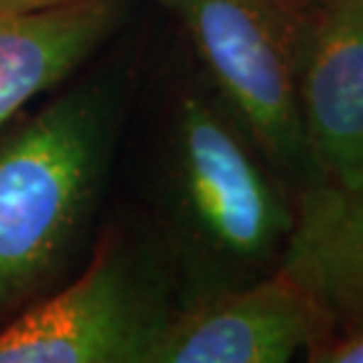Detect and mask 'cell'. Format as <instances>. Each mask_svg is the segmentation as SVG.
I'll list each match as a JSON object with an SVG mask.
<instances>
[{
    "label": "cell",
    "instance_id": "9c48e42d",
    "mask_svg": "<svg viewBox=\"0 0 363 363\" xmlns=\"http://www.w3.org/2000/svg\"><path fill=\"white\" fill-rule=\"evenodd\" d=\"M309 361L311 363H363V330L325 345Z\"/></svg>",
    "mask_w": 363,
    "mask_h": 363
},
{
    "label": "cell",
    "instance_id": "7a4b0ae2",
    "mask_svg": "<svg viewBox=\"0 0 363 363\" xmlns=\"http://www.w3.org/2000/svg\"><path fill=\"white\" fill-rule=\"evenodd\" d=\"M210 88L295 201L318 186L300 101V0H165Z\"/></svg>",
    "mask_w": 363,
    "mask_h": 363
},
{
    "label": "cell",
    "instance_id": "ba28073f",
    "mask_svg": "<svg viewBox=\"0 0 363 363\" xmlns=\"http://www.w3.org/2000/svg\"><path fill=\"white\" fill-rule=\"evenodd\" d=\"M116 19V0L0 10V128L35 94L81 67Z\"/></svg>",
    "mask_w": 363,
    "mask_h": 363
},
{
    "label": "cell",
    "instance_id": "6da1fadb",
    "mask_svg": "<svg viewBox=\"0 0 363 363\" xmlns=\"http://www.w3.org/2000/svg\"><path fill=\"white\" fill-rule=\"evenodd\" d=\"M168 147L184 248L201 274L196 300L279 269L297 201L213 90L179 94Z\"/></svg>",
    "mask_w": 363,
    "mask_h": 363
},
{
    "label": "cell",
    "instance_id": "8992f818",
    "mask_svg": "<svg viewBox=\"0 0 363 363\" xmlns=\"http://www.w3.org/2000/svg\"><path fill=\"white\" fill-rule=\"evenodd\" d=\"M300 101L318 186L363 163V0H300Z\"/></svg>",
    "mask_w": 363,
    "mask_h": 363
},
{
    "label": "cell",
    "instance_id": "277c9868",
    "mask_svg": "<svg viewBox=\"0 0 363 363\" xmlns=\"http://www.w3.org/2000/svg\"><path fill=\"white\" fill-rule=\"evenodd\" d=\"M330 342L316 297L279 267L168 316L144 363H288Z\"/></svg>",
    "mask_w": 363,
    "mask_h": 363
},
{
    "label": "cell",
    "instance_id": "30bf717a",
    "mask_svg": "<svg viewBox=\"0 0 363 363\" xmlns=\"http://www.w3.org/2000/svg\"><path fill=\"white\" fill-rule=\"evenodd\" d=\"M90 3V0H0V10H45V7Z\"/></svg>",
    "mask_w": 363,
    "mask_h": 363
},
{
    "label": "cell",
    "instance_id": "52a82bcc",
    "mask_svg": "<svg viewBox=\"0 0 363 363\" xmlns=\"http://www.w3.org/2000/svg\"><path fill=\"white\" fill-rule=\"evenodd\" d=\"M281 267L321 304L330 342L363 330V163L297 201L295 234Z\"/></svg>",
    "mask_w": 363,
    "mask_h": 363
},
{
    "label": "cell",
    "instance_id": "5b68a950",
    "mask_svg": "<svg viewBox=\"0 0 363 363\" xmlns=\"http://www.w3.org/2000/svg\"><path fill=\"white\" fill-rule=\"evenodd\" d=\"M168 316L106 255L0 330V363H144Z\"/></svg>",
    "mask_w": 363,
    "mask_h": 363
},
{
    "label": "cell",
    "instance_id": "3957f363",
    "mask_svg": "<svg viewBox=\"0 0 363 363\" xmlns=\"http://www.w3.org/2000/svg\"><path fill=\"white\" fill-rule=\"evenodd\" d=\"M106 108L62 97L0 142V307L28 293L69 243L92 194Z\"/></svg>",
    "mask_w": 363,
    "mask_h": 363
}]
</instances>
